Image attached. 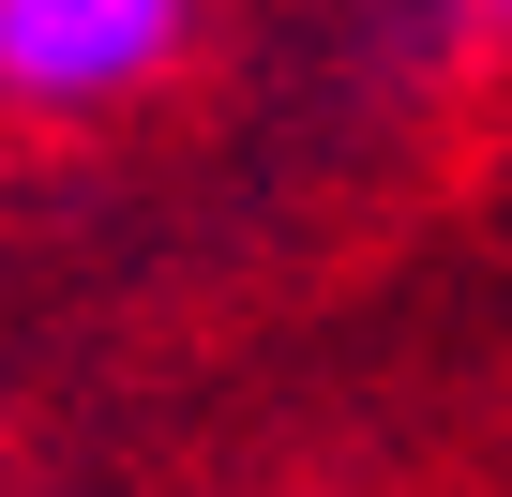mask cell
Listing matches in <instances>:
<instances>
[{
  "label": "cell",
  "mask_w": 512,
  "mask_h": 497,
  "mask_svg": "<svg viewBox=\"0 0 512 497\" xmlns=\"http://www.w3.org/2000/svg\"><path fill=\"white\" fill-rule=\"evenodd\" d=\"M196 31V0H0V106L31 121H91L136 106Z\"/></svg>",
  "instance_id": "obj_1"
},
{
  "label": "cell",
  "mask_w": 512,
  "mask_h": 497,
  "mask_svg": "<svg viewBox=\"0 0 512 497\" xmlns=\"http://www.w3.org/2000/svg\"><path fill=\"white\" fill-rule=\"evenodd\" d=\"M407 16H422V46H452V61L512 46V0H407Z\"/></svg>",
  "instance_id": "obj_2"
}]
</instances>
